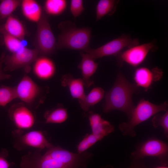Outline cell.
<instances>
[{
  "instance_id": "21",
  "label": "cell",
  "mask_w": 168,
  "mask_h": 168,
  "mask_svg": "<svg viewBox=\"0 0 168 168\" xmlns=\"http://www.w3.org/2000/svg\"><path fill=\"white\" fill-rule=\"evenodd\" d=\"M119 1L114 0H100L96 7V20L98 21L106 15L114 14Z\"/></svg>"
},
{
  "instance_id": "19",
  "label": "cell",
  "mask_w": 168,
  "mask_h": 168,
  "mask_svg": "<svg viewBox=\"0 0 168 168\" xmlns=\"http://www.w3.org/2000/svg\"><path fill=\"white\" fill-rule=\"evenodd\" d=\"M1 26L8 34L21 40H24L26 35L25 28L21 21L16 17L9 16Z\"/></svg>"
},
{
  "instance_id": "30",
  "label": "cell",
  "mask_w": 168,
  "mask_h": 168,
  "mask_svg": "<svg viewBox=\"0 0 168 168\" xmlns=\"http://www.w3.org/2000/svg\"><path fill=\"white\" fill-rule=\"evenodd\" d=\"M7 155V151L5 149L0 152V168H9L11 166V164L6 159Z\"/></svg>"
},
{
  "instance_id": "16",
  "label": "cell",
  "mask_w": 168,
  "mask_h": 168,
  "mask_svg": "<svg viewBox=\"0 0 168 168\" xmlns=\"http://www.w3.org/2000/svg\"><path fill=\"white\" fill-rule=\"evenodd\" d=\"M62 85L68 88L72 97L78 100L85 95L84 93V84L81 78H75L71 75L67 74L61 78Z\"/></svg>"
},
{
  "instance_id": "13",
  "label": "cell",
  "mask_w": 168,
  "mask_h": 168,
  "mask_svg": "<svg viewBox=\"0 0 168 168\" xmlns=\"http://www.w3.org/2000/svg\"><path fill=\"white\" fill-rule=\"evenodd\" d=\"M89 120L92 133L100 137L102 139L114 130V126L109 121L102 119L99 114L90 112Z\"/></svg>"
},
{
  "instance_id": "32",
  "label": "cell",
  "mask_w": 168,
  "mask_h": 168,
  "mask_svg": "<svg viewBox=\"0 0 168 168\" xmlns=\"http://www.w3.org/2000/svg\"><path fill=\"white\" fill-rule=\"evenodd\" d=\"M4 52L0 56V81L9 78L11 77V75L9 74H5L3 72L2 69V64L3 63V59L5 55Z\"/></svg>"
},
{
  "instance_id": "24",
  "label": "cell",
  "mask_w": 168,
  "mask_h": 168,
  "mask_svg": "<svg viewBox=\"0 0 168 168\" xmlns=\"http://www.w3.org/2000/svg\"><path fill=\"white\" fill-rule=\"evenodd\" d=\"M0 32L3 36L4 43L7 49L12 53L16 52L25 47L21 40L6 32L2 26Z\"/></svg>"
},
{
  "instance_id": "27",
  "label": "cell",
  "mask_w": 168,
  "mask_h": 168,
  "mask_svg": "<svg viewBox=\"0 0 168 168\" xmlns=\"http://www.w3.org/2000/svg\"><path fill=\"white\" fill-rule=\"evenodd\" d=\"M102 139L100 137L92 133L86 134L77 146L78 153H81L85 152L97 142Z\"/></svg>"
},
{
  "instance_id": "12",
  "label": "cell",
  "mask_w": 168,
  "mask_h": 168,
  "mask_svg": "<svg viewBox=\"0 0 168 168\" xmlns=\"http://www.w3.org/2000/svg\"><path fill=\"white\" fill-rule=\"evenodd\" d=\"M163 74L161 69L155 67L151 69L142 67L137 68L134 75L136 85L147 90L155 82L160 80Z\"/></svg>"
},
{
  "instance_id": "28",
  "label": "cell",
  "mask_w": 168,
  "mask_h": 168,
  "mask_svg": "<svg viewBox=\"0 0 168 168\" xmlns=\"http://www.w3.org/2000/svg\"><path fill=\"white\" fill-rule=\"evenodd\" d=\"M152 124L155 128L160 126L162 128L164 134L168 137V110L162 115H155L152 120Z\"/></svg>"
},
{
  "instance_id": "29",
  "label": "cell",
  "mask_w": 168,
  "mask_h": 168,
  "mask_svg": "<svg viewBox=\"0 0 168 168\" xmlns=\"http://www.w3.org/2000/svg\"><path fill=\"white\" fill-rule=\"evenodd\" d=\"M84 9L82 0H71L70 10L75 18L81 15Z\"/></svg>"
},
{
  "instance_id": "20",
  "label": "cell",
  "mask_w": 168,
  "mask_h": 168,
  "mask_svg": "<svg viewBox=\"0 0 168 168\" xmlns=\"http://www.w3.org/2000/svg\"><path fill=\"white\" fill-rule=\"evenodd\" d=\"M105 91L101 88L97 87L93 88L87 95L78 100L81 108L87 111L90 107L99 102L104 97Z\"/></svg>"
},
{
  "instance_id": "14",
  "label": "cell",
  "mask_w": 168,
  "mask_h": 168,
  "mask_svg": "<svg viewBox=\"0 0 168 168\" xmlns=\"http://www.w3.org/2000/svg\"><path fill=\"white\" fill-rule=\"evenodd\" d=\"M82 57L81 62L78 66L82 72V78L85 86L88 88L93 84L91 77L96 71L98 64L88 54L82 52L80 53Z\"/></svg>"
},
{
  "instance_id": "4",
  "label": "cell",
  "mask_w": 168,
  "mask_h": 168,
  "mask_svg": "<svg viewBox=\"0 0 168 168\" xmlns=\"http://www.w3.org/2000/svg\"><path fill=\"white\" fill-rule=\"evenodd\" d=\"M167 109L168 103L166 101L159 105H156L148 100L142 99L135 107L129 121L120 124L119 129L123 135L135 137L136 135L135 128L137 125L159 112L166 111Z\"/></svg>"
},
{
  "instance_id": "8",
  "label": "cell",
  "mask_w": 168,
  "mask_h": 168,
  "mask_svg": "<svg viewBox=\"0 0 168 168\" xmlns=\"http://www.w3.org/2000/svg\"><path fill=\"white\" fill-rule=\"evenodd\" d=\"M168 146L167 143L156 138L148 139L140 144L131 154L132 160H140L145 157L158 158L162 165L168 164Z\"/></svg>"
},
{
  "instance_id": "26",
  "label": "cell",
  "mask_w": 168,
  "mask_h": 168,
  "mask_svg": "<svg viewBox=\"0 0 168 168\" xmlns=\"http://www.w3.org/2000/svg\"><path fill=\"white\" fill-rule=\"evenodd\" d=\"M17 98L15 86L2 85L0 87V106H5L13 100Z\"/></svg>"
},
{
  "instance_id": "5",
  "label": "cell",
  "mask_w": 168,
  "mask_h": 168,
  "mask_svg": "<svg viewBox=\"0 0 168 168\" xmlns=\"http://www.w3.org/2000/svg\"><path fill=\"white\" fill-rule=\"evenodd\" d=\"M15 87L17 98L28 106L43 103L48 91L47 88L39 86L27 75L24 76Z\"/></svg>"
},
{
  "instance_id": "31",
  "label": "cell",
  "mask_w": 168,
  "mask_h": 168,
  "mask_svg": "<svg viewBox=\"0 0 168 168\" xmlns=\"http://www.w3.org/2000/svg\"><path fill=\"white\" fill-rule=\"evenodd\" d=\"M104 168H113L112 167L109 166ZM129 168H148L144 164V163L140 160H132V161Z\"/></svg>"
},
{
  "instance_id": "1",
  "label": "cell",
  "mask_w": 168,
  "mask_h": 168,
  "mask_svg": "<svg viewBox=\"0 0 168 168\" xmlns=\"http://www.w3.org/2000/svg\"><path fill=\"white\" fill-rule=\"evenodd\" d=\"M92 157L86 151L75 153L53 146L41 156L23 160L21 165L22 168H85Z\"/></svg>"
},
{
  "instance_id": "22",
  "label": "cell",
  "mask_w": 168,
  "mask_h": 168,
  "mask_svg": "<svg viewBox=\"0 0 168 168\" xmlns=\"http://www.w3.org/2000/svg\"><path fill=\"white\" fill-rule=\"evenodd\" d=\"M67 2L65 0H46L44 3L46 13L51 16H58L65 10Z\"/></svg>"
},
{
  "instance_id": "11",
  "label": "cell",
  "mask_w": 168,
  "mask_h": 168,
  "mask_svg": "<svg viewBox=\"0 0 168 168\" xmlns=\"http://www.w3.org/2000/svg\"><path fill=\"white\" fill-rule=\"evenodd\" d=\"M8 114L10 119L19 128L28 129L34 124L33 114L23 102L12 105L8 110Z\"/></svg>"
},
{
  "instance_id": "17",
  "label": "cell",
  "mask_w": 168,
  "mask_h": 168,
  "mask_svg": "<svg viewBox=\"0 0 168 168\" xmlns=\"http://www.w3.org/2000/svg\"><path fill=\"white\" fill-rule=\"evenodd\" d=\"M22 141L26 145L40 149L51 148L53 146L48 142L40 131H33L22 136Z\"/></svg>"
},
{
  "instance_id": "23",
  "label": "cell",
  "mask_w": 168,
  "mask_h": 168,
  "mask_svg": "<svg viewBox=\"0 0 168 168\" xmlns=\"http://www.w3.org/2000/svg\"><path fill=\"white\" fill-rule=\"evenodd\" d=\"M46 123H61L65 121L68 117L66 109L58 107L47 111L44 115Z\"/></svg>"
},
{
  "instance_id": "33",
  "label": "cell",
  "mask_w": 168,
  "mask_h": 168,
  "mask_svg": "<svg viewBox=\"0 0 168 168\" xmlns=\"http://www.w3.org/2000/svg\"><path fill=\"white\" fill-rule=\"evenodd\" d=\"M155 168H168L167 166H163L162 165L161 166H159L157 167H156Z\"/></svg>"
},
{
  "instance_id": "7",
  "label": "cell",
  "mask_w": 168,
  "mask_h": 168,
  "mask_svg": "<svg viewBox=\"0 0 168 168\" xmlns=\"http://www.w3.org/2000/svg\"><path fill=\"white\" fill-rule=\"evenodd\" d=\"M35 44V49L40 56L51 55L56 48L55 38L48 18L44 15H42L37 22Z\"/></svg>"
},
{
  "instance_id": "18",
  "label": "cell",
  "mask_w": 168,
  "mask_h": 168,
  "mask_svg": "<svg viewBox=\"0 0 168 168\" xmlns=\"http://www.w3.org/2000/svg\"><path fill=\"white\" fill-rule=\"evenodd\" d=\"M21 10L24 16L29 20L38 22L42 16L40 4L34 0H23L21 3Z\"/></svg>"
},
{
  "instance_id": "34",
  "label": "cell",
  "mask_w": 168,
  "mask_h": 168,
  "mask_svg": "<svg viewBox=\"0 0 168 168\" xmlns=\"http://www.w3.org/2000/svg\"><path fill=\"white\" fill-rule=\"evenodd\" d=\"M1 33L0 32V36H1Z\"/></svg>"
},
{
  "instance_id": "9",
  "label": "cell",
  "mask_w": 168,
  "mask_h": 168,
  "mask_svg": "<svg viewBox=\"0 0 168 168\" xmlns=\"http://www.w3.org/2000/svg\"><path fill=\"white\" fill-rule=\"evenodd\" d=\"M39 54L36 49H32L26 47L11 55L6 54L3 59L5 65V71H12L24 68L26 72L30 70V66L39 57Z\"/></svg>"
},
{
  "instance_id": "2",
  "label": "cell",
  "mask_w": 168,
  "mask_h": 168,
  "mask_svg": "<svg viewBox=\"0 0 168 168\" xmlns=\"http://www.w3.org/2000/svg\"><path fill=\"white\" fill-rule=\"evenodd\" d=\"M139 91V87L135 84L130 82L122 73L119 72L114 84L105 94L104 112L120 110L125 113L129 119L135 107L133 95Z\"/></svg>"
},
{
  "instance_id": "3",
  "label": "cell",
  "mask_w": 168,
  "mask_h": 168,
  "mask_svg": "<svg viewBox=\"0 0 168 168\" xmlns=\"http://www.w3.org/2000/svg\"><path fill=\"white\" fill-rule=\"evenodd\" d=\"M59 35L56 48L84 51L89 48L91 30L89 28H77L69 21L61 22L59 26Z\"/></svg>"
},
{
  "instance_id": "6",
  "label": "cell",
  "mask_w": 168,
  "mask_h": 168,
  "mask_svg": "<svg viewBox=\"0 0 168 168\" xmlns=\"http://www.w3.org/2000/svg\"><path fill=\"white\" fill-rule=\"evenodd\" d=\"M139 44L137 39H132L128 35H123L95 49L90 48L84 51L94 60L103 57L117 56L123 49Z\"/></svg>"
},
{
  "instance_id": "15",
  "label": "cell",
  "mask_w": 168,
  "mask_h": 168,
  "mask_svg": "<svg viewBox=\"0 0 168 168\" xmlns=\"http://www.w3.org/2000/svg\"><path fill=\"white\" fill-rule=\"evenodd\" d=\"M35 62L34 71L39 78L46 80L53 76L55 72V67L51 59L46 56H40Z\"/></svg>"
},
{
  "instance_id": "10",
  "label": "cell",
  "mask_w": 168,
  "mask_h": 168,
  "mask_svg": "<svg viewBox=\"0 0 168 168\" xmlns=\"http://www.w3.org/2000/svg\"><path fill=\"white\" fill-rule=\"evenodd\" d=\"M157 49L154 41L128 48L117 56L118 64L121 66L125 62L132 67H137L144 62L150 51H155Z\"/></svg>"
},
{
  "instance_id": "25",
  "label": "cell",
  "mask_w": 168,
  "mask_h": 168,
  "mask_svg": "<svg viewBox=\"0 0 168 168\" xmlns=\"http://www.w3.org/2000/svg\"><path fill=\"white\" fill-rule=\"evenodd\" d=\"M21 1L2 0L0 2V21L7 19L19 6Z\"/></svg>"
}]
</instances>
